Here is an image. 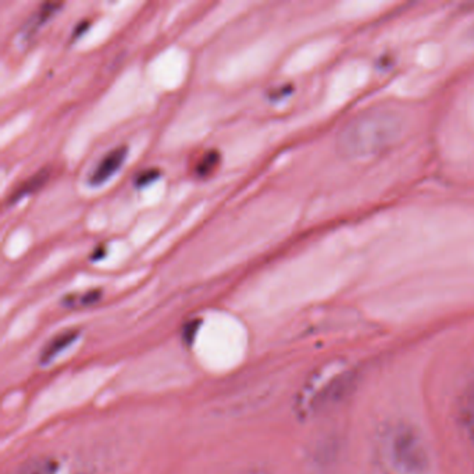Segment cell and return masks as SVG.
I'll list each match as a JSON object with an SVG mask.
<instances>
[{"mask_svg": "<svg viewBox=\"0 0 474 474\" xmlns=\"http://www.w3.org/2000/svg\"><path fill=\"white\" fill-rule=\"evenodd\" d=\"M407 125V117L402 110L392 107L368 110L349 121L340 135L338 145L349 159H370L395 145L406 134Z\"/></svg>", "mask_w": 474, "mask_h": 474, "instance_id": "cell-1", "label": "cell"}, {"mask_svg": "<svg viewBox=\"0 0 474 474\" xmlns=\"http://www.w3.org/2000/svg\"><path fill=\"white\" fill-rule=\"evenodd\" d=\"M382 458L395 474H428L431 454L421 431L405 421L386 428L381 438Z\"/></svg>", "mask_w": 474, "mask_h": 474, "instance_id": "cell-2", "label": "cell"}, {"mask_svg": "<svg viewBox=\"0 0 474 474\" xmlns=\"http://www.w3.org/2000/svg\"><path fill=\"white\" fill-rule=\"evenodd\" d=\"M370 70L362 62H352L345 64V67L335 77L331 100L335 104L347 102L352 95H355L369 80Z\"/></svg>", "mask_w": 474, "mask_h": 474, "instance_id": "cell-3", "label": "cell"}, {"mask_svg": "<svg viewBox=\"0 0 474 474\" xmlns=\"http://www.w3.org/2000/svg\"><path fill=\"white\" fill-rule=\"evenodd\" d=\"M127 152H128V148L125 145H121V146L114 148L109 153H106L104 158L96 166L95 170L91 173L90 180H88L90 184L92 187H99L104 184L121 167V165L124 163L127 158Z\"/></svg>", "mask_w": 474, "mask_h": 474, "instance_id": "cell-4", "label": "cell"}, {"mask_svg": "<svg viewBox=\"0 0 474 474\" xmlns=\"http://www.w3.org/2000/svg\"><path fill=\"white\" fill-rule=\"evenodd\" d=\"M458 417L463 431L474 440V379L462 393Z\"/></svg>", "mask_w": 474, "mask_h": 474, "instance_id": "cell-5", "label": "cell"}, {"mask_svg": "<svg viewBox=\"0 0 474 474\" xmlns=\"http://www.w3.org/2000/svg\"><path fill=\"white\" fill-rule=\"evenodd\" d=\"M386 6L385 1L379 0H354L347 1L342 6V14L345 18L355 20V18H363L368 15H372L375 13H379L381 8Z\"/></svg>", "mask_w": 474, "mask_h": 474, "instance_id": "cell-6", "label": "cell"}, {"mask_svg": "<svg viewBox=\"0 0 474 474\" xmlns=\"http://www.w3.org/2000/svg\"><path fill=\"white\" fill-rule=\"evenodd\" d=\"M77 337H78L77 330H67L64 333H60L55 338H52V341L42 351L41 362L49 363L50 361H53L59 354H62L66 348H69L76 341Z\"/></svg>", "mask_w": 474, "mask_h": 474, "instance_id": "cell-7", "label": "cell"}, {"mask_svg": "<svg viewBox=\"0 0 474 474\" xmlns=\"http://www.w3.org/2000/svg\"><path fill=\"white\" fill-rule=\"evenodd\" d=\"M57 468L59 466L55 459L48 456H38L22 462L18 468L10 472V474H56Z\"/></svg>", "mask_w": 474, "mask_h": 474, "instance_id": "cell-8", "label": "cell"}, {"mask_svg": "<svg viewBox=\"0 0 474 474\" xmlns=\"http://www.w3.org/2000/svg\"><path fill=\"white\" fill-rule=\"evenodd\" d=\"M48 179H49V169H45V167L41 169L34 176H31L27 181H24L18 188H15L13 195H10L8 202H15L21 196H25L28 193H32V192L39 190L48 181Z\"/></svg>", "mask_w": 474, "mask_h": 474, "instance_id": "cell-9", "label": "cell"}, {"mask_svg": "<svg viewBox=\"0 0 474 474\" xmlns=\"http://www.w3.org/2000/svg\"><path fill=\"white\" fill-rule=\"evenodd\" d=\"M220 160H221V156H220L218 151L210 149V151L204 152L195 166V174L200 179L209 177L210 174L214 173V170L220 165Z\"/></svg>", "mask_w": 474, "mask_h": 474, "instance_id": "cell-10", "label": "cell"}, {"mask_svg": "<svg viewBox=\"0 0 474 474\" xmlns=\"http://www.w3.org/2000/svg\"><path fill=\"white\" fill-rule=\"evenodd\" d=\"M102 298L100 289H91L80 295H70L64 299V305L67 307H87L91 306Z\"/></svg>", "mask_w": 474, "mask_h": 474, "instance_id": "cell-11", "label": "cell"}, {"mask_svg": "<svg viewBox=\"0 0 474 474\" xmlns=\"http://www.w3.org/2000/svg\"><path fill=\"white\" fill-rule=\"evenodd\" d=\"M441 59V50L437 45H426L417 53V63L423 67H434Z\"/></svg>", "mask_w": 474, "mask_h": 474, "instance_id": "cell-12", "label": "cell"}, {"mask_svg": "<svg viewBox=\"0 0 474 474\" xmlns=\"http://www.w3.org/2000/svg\"><path fill=\"white\" fill-rule=\"evenodd\" d=\"M456 43L465 52H474V20L461 28L456 35Z\"/></svg>", "mask_w": 474, "mask_h": 474, "instance_id": "cell-13", "label": "cell"}, {"mask_svg": "<svg viewBox=\"0 0 474 474\" xmlns=\"http://www.w3.org/2000/svg\"><path fill=\"white\" fill-rule=\"evenodd\" d=\"M159 174H160V173H159L158 169H149V170H145V172H142V173L135 179V186H137L138 188H142V187L151 184L152 181L158 180Z\"/></svg>", "mask_w": 474, "mask_h": 474, "instance_id": "cell-14", "label": "cell"}]
</instances>
